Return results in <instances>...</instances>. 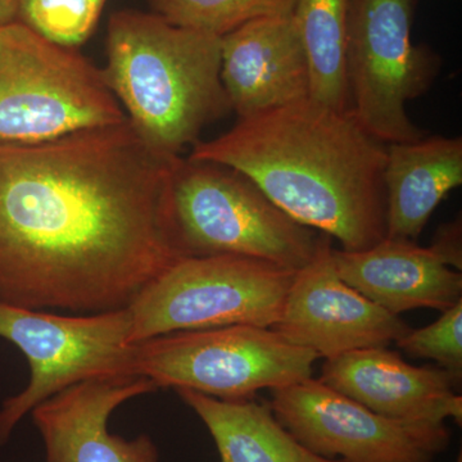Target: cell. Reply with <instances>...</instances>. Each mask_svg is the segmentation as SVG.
Returning a JSON list of instances; mask_svg holds the SVG:
<instances>
[{
	"label": "cell",
	"instance_id": "cell-9",
	"mask_svg": "<svg viewBox=\"0 0 462 462\" xmlns=\"http://www.w3.org/2000/svg\"><path fill=\"white\" fill-rule=\"evenodd\" d=\"M130 331L127 307L67 316L0 302V339L16 346L30 365L25 389L0 406V447L38 404L63 389L85 380L134 376Z\"/></svg>",
	"mask_w": 462,
	"mask_h": 462
},
{
	"label": "cell",
	"instance_id": "cell-25",
	"mask_svg": "<svg viewBox=\"0 0 462 462\" xmlns=\"http://www.w3.org/2000/svg\"><path fill=\"white\" fill-rule=\"evenodd\" d=\"M0 462H5V461H0Z\"/></svg>",
	"mask_w": 462,
	"mask_h": 462
},
{
	"label": "cell",
	"instance_id": "cell-7",
	"mask_svg": "<svg viewBox=\"0 0 462 462\" xmlns=\"http://www.w3.org/2000/svg\"><path fill=\"white\" fill-rule=\"evenodd\" d=\"M319 358L273 328L230 325L134 343L132 373L158 389H189L218 400L245 401L263 389L312 378Z\"/></svg>",
	"mask_w": 462,
	"mask_h": 462
},
{
	"label": "cell",
	"instance_id": "cell-17",
	"mask_svg": "<svg viewBox=\"0 0 462 462\" xmlns=\"http://www.w3.org/2000/svg\"><path fill=\"white\" fill-rule=\"evenodd\" d=\"M176 393L206 425L220 462H345L306 448L282 427L269 404L218 400L189 389Z\"/></svg>",
	"mask_w": 462,
	"mask_h": 462
},
{
	"label": "cell",
	"instance_id": "cell-12",
	"mask_svg": "<svg viewBox=\"0 0 462 462\" xmlns=\"http://www.w3.org/2000/svg\"><path fill=\"white\" fill-rule=\"evenodd\" d=\"M157 385L142 376L85 380L63 389L30 412L42 436L45 462H158L147 434L125 439L109 433V416L121 404L153 393Z\"/></svg>",
	"mask_w": 462,
	"mask_h": 462
},
{
	"label": "cell",
	"instance_id": "cell-3",
	"mask_svg": "<svg viewBox=\"0 0 462 462\" xmlns=\"http://www.w3.org/2000/svg\"><path fill=\"white\" fill-rule=\"evenodd\" d=\"M102 75L136 133L165 156H180L231 111L221 81L220 36L156 14H112Z\"/></svg>",
	"mask_w": 462,
	"mask_h": 462
},
{
	"label": "cell",
	"instance_id": "cell-1",
	"mask_svg": "<svg viewBox=\"0 0 462 462\" xmlns=\"http://www.w3.org/2000/svg\"><path fill=\"white\" fill-rule=\"evenodd\" d=\"M179 157L129 120L0 144V302L78 314L132 305L182 258L169 211Z\"/></svg>",
	"mask_w": 462,
	"mask_h": 462
},
{
	"label": "cell",
	"instance_id": "cell-18",
	"mask_svg": "<svg viewBox=\"0 0 462 462\" xmlns=\"http://www.w3.org/2000/svg\"><path fill=\"white\" fill-rule=\"evenodd\" d=\"M294 18L310 69V98L351 109L346 51L348 0H297Z\"/></svg>",
	"mask_w": 462,
	"mask_h": 462
},
{
	"label": "cell",
	"instance_id": "cell-5",
	"mask_svg": "<svg viewBox=\"0 0 462 462\" xmlns=\"http://www.w3.org/2000/svg\"><path fill=\"white\" fill-rule=\"evenodd\" d=\"M102 69L14 21L0 26V144H32L126 121Z\"/></svg>",
	"mask_w": 462,
	"mask_h": 462
},
{
	"label": "cell",
	"instance_id": "cell-23",
	"mask_svg": "<svg viewBox=\"0 0 462 462\" xmlns=\"http://www.w3.org/2000/svg\"><path fill=\"white\" fill-rule=\"evenodd\" d=\"M18 0H0V26L17 20Z\"/></svg>",
	"mask_w": 462,
	"mask_h": 462
},
{
	"label": "cell",
	"instance_id": "cell-22",
	"mask_svg": "<svg viewBox=\"0 0 462 462\" xmlns=\"http://www.w3.org/2000/svg\"><path fill=\"white\" fill-rule=\"evenodd\" d=\"M461 230V218L458 217L454 223L442 225L431 243V247L436 248L446 263L458 272L462 267Z\"/></svg>",
	"mask_w": 462,
	"mask_h": 462
},
{
	"label": "cell",
	"instance_id": "cell-24",
	"mask_svg": "<svg viewBox=\"0 0 462 462\" xmlns=\"http://www.w3.org/2000/svg\"><path fill=\"white\" fill-rule=\"evenodd\" d=\"M456 462H462V456L461 455L458 456L457 461H456Z\"/></svg>",
	"mask_w": 462,
	"mask_h": 462
},
{
	"label": "cell",
	"instance_id": "cell-14",
	"mask_svg": "<svg viewBox=\"0 0 462 462\" xmlns=\"http://www.w3.org/2000/svg\"><path fill=\"white\" fill-rule=\"evenodd\" d=\"M221 81L238 118L309 98V62L293 14L258 18L221 36Z\"/></svg>",
	"mask_w": 462,
	"mask_h": 462
},
{
	"label": "cell",
	"instance_id": "cell-10",
	"mask_svg": "<svg viewBox=\"0 0 462 462\" xmlns=\"http://www.w3.org/2000/svg\"><path fill=\"white\" fill-rule=\"evenodd\" d=\"M270 409L298 442L345 462H433L448 447L445 424L385 418L319 379L272 391Z\"/></svg>",
	"mask_w": 462,
	"mask_h": 462
},
{
	"label": "cell",
	"instance_id": "cell-4",
	"mask_svg": "<svg viewBox=\"0 0 462 462\" xmlns=\"http://www.w3.org/2000/svg\"><path fill=\"white\" fill-rule=\"evenodd\" d=\"M170 221L182 258L236 254L303 269L324 234L298 223L245 173L182 158L173 165Z\"/></svg>",
	"mask_w": 462,
	"mask_h": 462
},
{
	"label": "cell",
	"instance_id": "cell-21",
	"mask_svg": "<svg viewBox=\"0 0 462 462\" xmlns=\"http://www.w3.org/2000/svg\"><path fill=\"white\" fill-rule=\"evenodd\" d=\"M413 357L436 361L458 379L462 378V300L442 312L433 324L410 329L396 343Z\"/></svg>",
	"mask_w": 462,
	"mask_h": 462
},
{
	"label": "cell",
	"instance_id": "cell-20",
	"mask_svg": "<svg viewBox=\"0 0 462 462\" xmlns=\"http://www.w3.org/2000/svg\"><path fill=\"white\" fill-rule=\"evenodd\" d=\"M107 0H18L17 21L62 47L78 50L98 25Z\"/></svg>",
	"mask_w": 462,
	"mask_h": 462
},
{
	"label": "cell",
	"instance_id": "cell-6",
	"mask_svg": "<svg viewBox=\"0 0 462 462\" xmlns=\"http://www.w3.org/2000/svg\"><path fill=\"white\" fill-rule=\"evenodd\" d=\"M296 273L236 254L180 258L127 307L130 342L230 325L273 328Z\"/></svg>",
	"mask_w": 462,
	"mask_h": 462
},
{
	"label": "cell",
	"instance_id": "cell-11",
	"mask_svg": "<svg viewBox=\"0 0 462 462\" xmlns=\"http://www.w3.org/2000/svg\"><path fill=\"white\" fill-rule=\"evenodd\" d=\"M273 329L291 345L330 360L397 343L411 328L340 278L331 238L324 234L314 260L296 273Z\"/></svg>",
	"mask_w": 462,
	"mask_h": 462
},
{
	"label": "cell",
	"instance_id": "cell-16",
	"mask_svg": "<svg viewBox=\"0 0 462 462\" xmlns=\"http://www.w3.org/2000/svg\"><path fill=\"white\" fill-rule=\"evenodd\" d=\"M461 184V136L427 135L388 144L385 236L416 242L437 207Z\"/></svg>",
	"mask_w": 462,
	"mask_h": 462
},
{
	"label": "cell",
	"instance_id": "cell-19",
	"mask_svg": "<svg viewBox=\"0 0 462 462\" xmlns=\"http://www.w3.org/2000/svg\"><path fill=\"white\" fill-rule=\"evenodd\" d=\"M154 14L176 26L224 36L258 18L289 16L297 0H149Z\"/></svg>",
	"mask_w": 462,
	"mask_h": 462
},
{
	"label": "cell",
	"instance_id": "cell-2",
	"mask_svg": "<svg viewBox=\"0 0 462 462\" xmlns=\"http://www.w3.org/2000/svg\"><path fill=\"white\" fill-rule=\"evenodd\" d=\"M387 149L352 109L309 97L238 118L218 138L197 142L188 158L245 173L298 223L358 252L387 234Z\"/></svg>",
	"mask_w": 462,
	"mask_h": 462
},
{
	"label": "cell",
	"instance_id": "cell-15",
	"mask_svg": "<svg viewBox=\"0 0 462 462\" xmlns=\"http://www.w3.org/2000/svg\"><path fill=\"white\" fill-rule=\"evenodd\" d=\"M340 278L367 300L398 315L412 310L445 312L462 300V273L434 247L387 238L365 251L333 247Z\"/></svg>",
	"mask_w": 462,
	"mask_h": 462
},
{
	"label": "cell",
	"instance_id": "cell-13",
	"mask_svg": "<svg viewBox=\"0 0 462 462\" xmlns=\"http://www.w3.org/2000/svg\"><path fill=\"white\" fill-rule=\"evenodd\" d=\"M385 418L445 424L462 421L461 379L443 367L413 366L387 346L358 349L325 360L320 379Z\"/></svg>",
	"mask_w": 462,
	"mask_h": 462
},
{
	"label": "cell",
	"instance_id": "cell-8",
	"mask_svg": "<svg viewBox=\"0 0 462 462\" xmlns=\"http://www.w3.org/2000/svg\"><path fill=\"white\" fill-rule=\"evenodd\" d=\"M419 0H348L346 69L351 109L385 144L419 141L430 133L413 123L407 103L424 96L442 60L413 44Z\"/></svg>",
	"mask_w": 462,
	"mask_h": 462
}]
</instances>
